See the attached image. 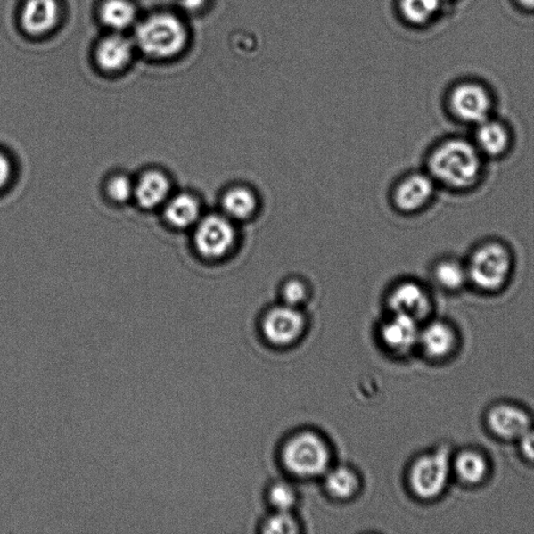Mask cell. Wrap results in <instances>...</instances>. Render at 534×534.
<instances>
[{"mask_svg":"<svg viewBox=\"0 0 534 534\" xmlns=\"http://www.w3.org/2000/svg\"><path fill=\"white\" fill-rule=\"evenodd\" d=\"M449 106L458 120L477 126L492 118L493 98L482 85L466 82L452 90Z\"/></svg>","mask_w":534,"mask_h":534,"instance_id":"8fae6325","label":"cell"},{"mask_svg":"<svg viewBox=\"0 0 534 534\" xmlns=\"http://www.w3.org/2000/svg\"><path fill=\"white\" fill-rule=\"evenodd\" d=\"M521 450L524 456L534 462V431H528L520 439Z\"/></svg>","mask_w":534,"mask_h":534,"instance_id":"f1b7e54d","label":"cell"},{"mask_svg":"<svg viewBox=\"0 0 534 534\" xmlns=\"http://www.w3.org/2000/svg\"><path fill=\"white\" fill-rule=\"evenodd\" d=\"M456 472L464 481L478 483L487 474L488 464L481 454L474 451L460 453L456 463Z\"/></svg>","mask_w":534,"mask_h":534,"instance_id":"d4e9b609","label":"cell"},{"mask_svg":"<svg viewBox=\"0 0 534 534\" xmlns=\"http://www.w3.org/2000/svg\"><path fill=\"white\" fill-rule=\"evenodd\" d=\"M100 16L104 26L120 33L136 21L137 12L130 0H106L102 4Z\"/></svg>","mask_w":534,"mask_h":534,"instance_id":"44dd1931","label":"cell"},{"mask_svg":"<svg viewBox=\"0 0 534 534\" xmlns=\"http://www.w3.org/2000/svg\"><path fill=\"white\" fill-rule=\"evenodd\" d=\"M438 184L426 170H413L398 177L389 192L392 210L410 217L420 213L431 204Z\"/></svg>","mask_w":534,"mask_h":534,"instance_id":"8992f818","label":"cell"},{"mask_svg":"<svg viewBox=\"0 0 534 534\" xmlns=\"http://www.w3.org/2000/svg\"><path fill=\"white\" fill-rule=\"evenodd\" d=\"M469 281L483 292H497L511 278L513 259L512 251L498 242L479 245L465 262Z\"/></svg>","mask_w":534,"mask_h":534,"instance_id":"277c9868","label":"cell"},{"mask_svg":"<svg viewBox=\"0 0 534 534\" xmlns=\"http://www.w3.org/2000/svg\"><path fill=\"white\" fill-rule=\"evenodd\" d=\"M382 339L390 351L407 353L420 340L419 322L407 316L390 313L382 329Z\"/></svg>","mask_w":534,"mask_h":534,"instance_id":"7c38bea8","label":"cell"},{"mask_svg":"<svg viewBox=\"0 0 534 534\" xmlns=\"http://www.w3.org/2000/svg\"><path fill=\"white\" fill-rule=\"evenodd\" d=\"M299 531V525L291 512H277L271 515L263 525L264 533L292 534Z\"/></svg>","mask_w":534,"mask_h":534,"instance_id":"83f0119b","label":"cell"},{"mask_svg":"<svg viewBox=\"0 0 534 534\" xmlns=\"http://www.w3.org/2000/svg\"><path fill=\"white\" fill-rule=\"evenodd\" d=\"M449 450L441 447L417 459L410 470L409 481L416 496L431 499L443 492L449 478Z\"/></svg>","mask_w":534,"mask_h":534,"instance_id":"52a82bcc","label":"cell"},{"mask_svg":"<svg viewBox=\"0 0 534 534\" xmlns=\"http://www.w3.org/2000/svg\"><path fill=\"white\" fill-rule=\"evenodd\" d=\"M135 182L126 175H115L110 177L106 192L110 199L119 204H124L134 199Z\"/></svg>","mask_w":534,"mask_h":534,"instance_id":"4316f807","label":"cell"},{"mask_svg":"<svg viewBox=\"0 0 534 534\" xmlns=\"http://www.w3.org/2000/svg\"><path fill=\"white\" fill-rule=\"evenodd\" d=\"M440 2L441 0H398V10L408 23L422 26L437 15Z\"/></svg>","mask_w":534,"mask_h":534,"instance_id":"cb8c5ba5","label":"cell"},{"mask_svg":"<svg viewBox=\"0 0 534 534\" xmlns=\"http://www.w3.org/2000/svg\"><path fill=\"white\" fill-rule=\"evenodd\" d=\"M169 177L160 170H149L135 182L134 199L144 209H155L165 205L170 198Z\"/></svg>","mask_w":534,"mask_h":534,"instance_id":"9a60e30c","label":"cell"},{"mask_svg":"<svg viewBox=\"0 0 534 534\" xmlns=\"http://www.w3.org/2000/svg\"><path fill=\"white\" fill-rule=\"evenodd\" d=\"M135 40L147 57L170 59L184 51L188 32L180 18L170 13H157L140 22Z\"/></svg>","mask_w":534,"mask_h":534,"instance_id":"7a4b0ae2","label":"cell"},{"mask_svg":"<svg viewBox=\"0 0 534 534\" xmlns=\"http://www.w3.org/2000/svg\"><path fill=\"white\" fill-rule=\"evenodd\" d=\"M483 159L472 141L448 138L428 153L426 171L438 185L463 192L481 181Z\"/></svg>","mask_w":534,"mask_h":534,"instance_id":"6da1fadb","label":"cell"},{"mask_svg":"<svg viewBox=\"0 0 534 534\" xmlns=\"http://www.w3.org/2000/svg\"><path fill=\"white\" fill-rule=\"evenodd\" d=\"M475 127L472 143L483 158L505 155L512 144V134L505 122L489 118Z\"/></svg>","mask_w":534,"mask_h":534,"instance_id":"5bb4252c","label":"cell"},{"mask_svg":"<svg viewBox=\"0 0 534 534\" xmlns=\"http://www.w3.org/2000/svg\"><path fill=\"white\" fill-rule=\"evenodd\" d=\"M325 487L334 498L348 500L358 493L360 481L352 469L348 466H337L326 472Z\"/></svg>","mask_w":534,"mask_h":534,"instance_id":"7402d4cb","label":"cell"},{"mask_svg":"<svg viewBox=\"0 0 534 534\" xmlns=\"http://www.w3.org/2000/svg\"><path fill=\"white\" fill-rule=\"evenodd\" d=\"M205 0H182L184 5L188 9H198Z\"/></svg>","mask_w":534,"mask_h":534,"instance_id":"4dcf8cb0","label":"cell"},{"mask_svg":"<svg viewBox=\"0 0 534 534\" xmlns=\"http://www.w3.org/2000/svg\"><path fill=\"white\" fill-rule=\"evenodd\" d=\"M385 303L390 313L409 316L419 323L432 309V300L427 288L411 278L394 282L386 292Z\"/></svg>","mask_w":534,"mask_h":534,"instance_id":"30bf717a","label":"cell"},{"mask_svg":"<svg viewBox=\"0 0 534 534\" xmlns=\"http://www.w3.org/2000/svg\"><path fill=\"white\" fill-rule=\"evenodd\" d=\"M419 342L431 357H444L454 347L456 335L448 325L433 322L421 331Z\"/></svg>","mask_w":534,"mask_h":534,"instance_id":"ffe728a7","label":"cell"},{"mask_svg":"<svg viewBox=\"0 0 534 534\" xmlns=\"http://www.w3.org/2000/svg\"><path fill=\"white\" fill-rule=\"evenodd\" d=\"M307 328L303 309L284 303L268 308L262 318L266 339L275 346H290L300 340Z\"/></svg>","mask_w":534,"mask_h":534,"instance_id":"9c48e42d","label":"cell"},{"mask_svg":"<svg viewBox=\"0 0 534 534\" xmlns=\"http://www.w3.org/2000/svg\"><path fill=\"white\" fill-rule=\"evenodd\" d=\"M282 462L288 472L300 478L317 477L329 471L331 452L321 435L304 431L293 435L282 450Z\"/></svg>","mask_w":534,"mask_h":534,"instance_id":"5b68a950","label":"cell"},{"mask_svg":"<svg viewBox=\"0 0 534 534\" xmlns=\"http://www.w3.org/2000/svg\"><path fill=\"white\" fill-rule=\"evenodd\" d=\"M164 206L165 219L177 229H193L205 214L201 201L192 193L170 196Z\"/></svg>","mask_w":534,"mask_h":534,"instance_id":"ac0fdd59","label":"cell"},{"mask_svg":"<svg viewBox=\"0 0 534 534\" xmlns=\"http://www.w3.org/2000/svg\"><path fill=\"white\" fill-rule=\"evenodd\" d=\"M431 275L438 285L449 292L462 290L470 282L466 264L456 258L439 260L432 267Z\"/></svg>","mask_w":534,"mask_h":534,"instance_id":"d6986e66","label":"cell"},{"mask_svg":"<svg viewBox=\"0 0 534 534\" xmlns=\"http://www.w3.org/2000/svg\"><path fill=\"white\" fill-rule=\"evenodd\" d=\"M312 285L302 275H288L279 285L280 302L303 309L312 298Z\"/></svg>","mask_w":534,"mask_h":534,"instance_id":"603a6c76","label":"cell"},{"mask_svg":"<svg viewBox=\"0 0 534 534\" xmlns=\"http://www.w3.org/2000/svg\"><path fill=\"white\" fill-rule=\"evenodd\" d=\"M12 167L9 159L0 152V189L8 183L11 177Z\"/></svg>","mask_w":534,"mask_h":534,"instance_id":"f546056e","label":"cell"},{"mask_svg":"<svg viewBox=\"0 0 534 534\" xmlns=\"http://www.w3.org/2000/svg\"><path fill=\"white\" fill-rule=\"evenodd\" d=\"M133 52V43L127 37L114 32L98 43L96 62L104 71H119L131 62Z\"/></svg>","mask_w":534,"mask_h":534,"instance_id":"2e32d148","label":"cell"},{"mask_svg":"<svg viewBox=\"0 0 534 534\" xmlns=\"http://www.w3.org/2000/svg\"><path fill=\"white\" fill-rule=\"evenodd\" d=\"M490 429L503 439H521L530 429V419L525 411L502 404L489 411Z\"/></svg>","mask_w":534,"mask_h":534,"instance_id":"e0dca14e","label":"cell"},{"mask_svg":"<svg viewBox=\"0 0 534 534\" xmlns=\"http://www.w3.org/2000/svg\"><path fill=\"white\" fill-rule=\"evenodd\" d=\"M522 7L528 10H534V0H518Z\"/></svg>","mask_w":534,"mask_h":534,"instance_id":"1f68e13d","label":"cell"},{"mask_svg":"<svg viewBox=\"0 0 534 534\" xmlns=\"http://www.w3.org/2000/svg\"><path fill=\"white\" fill-rule=\"evenodd\" d=\"M263 209L262 196L253 184L232 182L220 193L218 211L238 226L254 223Z\"/></svg>","mask_w":534,"mask_h":534,"instance_id":"ba28073f","label":"cell"},{"mask_svg":"<svg viewBox=\"0 0 534 534\" xmlns=\"http://www.w3.org/2000/svg\"><path fill=\"white\" fill-rule=\"evenodd\" d=\"M60 20L58 0H26L21 11V26L27 33L45 35L56 28Z\"/></svg>","mask_w":534,"mask_h":534,"instance_id":"4fadbf2b","label":"cell"},{"mask_svg":"<svg viewBox=\"0 0 534 534\" xmlns=\"http://www.w3.org/2000/svg\"><path fill=\"white\" fill-rule=\"evenodd\" d=\"M242 243V226L218 210L205 213L193 228V245L207 261L223 262L236 253Z\"/></svg>","mask_w":534,"mask_h":534,"instance_id":"3957f363","label":"cell"},{"mask_svg":"<svg viewBox=\"0 0 534 534\" xmlns=\"http://www.w3.org/2000/svg\"><path fill=\"white\" fill-rule=\"evenodd\" d=\"M268 501L277 512H292L297 505L298 495L290 483L280 481L274 483L268 490Z\"/></svg>","mask_w":534,"mask_h":534,"instance_id":"484cf974","label":"cell"}]
</instances>
